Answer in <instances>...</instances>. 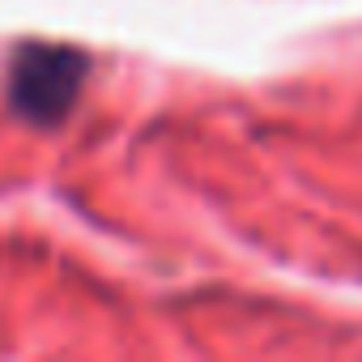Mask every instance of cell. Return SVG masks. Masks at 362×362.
I'll list each match as a JSON object with an SVG mask.
<instances>
[{
    "label": "cell",
    "instance_id": "obj_1",
    "mask_svg": "<svg viewBox=\"0 0 362 362\" xmlns=\"http://www.w3.org/2000/svg\"><path fill=\"white\" fill-rule=\"evenodd\" d=\"M86 73V60L77 52H60V47H35V52H22L18 69H13V103L35 115V119H56L73 94H77V81Z\"/></svg>",
    "mask_w": 362,
    "mask_h": 362
}]
</instances>
